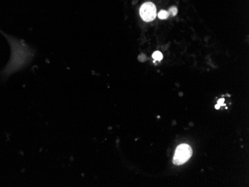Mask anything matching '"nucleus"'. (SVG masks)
I'll return each mask as SVG.
<instances>
[{"label":"nucleus","instance_id":"2","mask_svg":"<svg viewBox=\"0 0 249 187\" xmlns=\"http://www.w3.org/2000/svg\"><path fill=\"white\" fill-rule=\"evenodd\" d=\"M140 14L141 18L146 22L153 21L157 16V9L154 3L146 2L144 3L140 9Z\"/></svg>","mask_w":249,"mask_h":187},{"label":"nucleus","instance_id":"7","mask_svg":"<svg viewBox=\"0 0 249 187\" xmlns=\"http://www.w3.org/2000/svg\"><path fill=\"white\" fill-rule=\"evenodd\" d=\"M220 107H221V106H220V105H215V109H217V110L220 108Z\"/></svg>","mask_w":249,"mask_h":187},{"label":"nucleus","instance_id":"6","mask_svg":"<svg viewBox=\"0 0 249 187\" xmlns=\"http://www.w3.org/2000/svg\"><path fill=\"white\" fill-rule=\"evenodd\" d=\"M224 99H219V101H218V105H220V106H223V105H224Z\"/></svg>","mask_w":249,"mask_h":187},{"label":"nucleus","instance_id":"3","mask_svg":"<svg viewBox=\"0 0 249 187\" xmlns=\"http://www.w3.org/2000/svg\"><path fill=\"white\" fill-rule=\"evenodd\" d=\"M152 57L155 59V60H161L163 59V54L161 52V51H157L153 53L152 55Z\"/></svg>","mask_w":249,"mask_h":187},{"label":"nucleus","instance_id":"1","mask_svg":"<svg viewBox=\"0 0 249 187\" xmlns=\"http://www.w3.org/2000/svg\"><path fill=\"white\" fill-rule=\"evenodd\" d=\"M192 154V149L187 144H181L178 145L174 154L173 163L176 166L183 165L189 160Z\"/></svg>","mask_w":249,"mask_h":187},{"label":"nucleus","instance_id":"5","mask_svg":"<svg viewBox=\"0 0 249 187\" xmlns=\"http://www.w3.org/2000/svg\"><path fill=\"white\" fill-rule=\"evenodd\" d=\"M168 13H170L171 15L175 16L176 14H177V13H178V9H177V8H176V7L173 6V7H172V8L170 9V11H169Z\"/></svg>","mask_w":249,"mask_h":187},{"label":"nucleus","instance_id":"4","mask_svg":"<svg viewBox=\"0 0 249 187\" xmlns=\"http://www.w3.org/2000/svg\"><path fill=\"white\" fill-rule=\"evenodd\" d=\"M168 16H169V13L164 10L161 11L158 13V17L161 20L166 19Z\"/></svg>","mask_w":249,"mask_h":187}]
</instances>
